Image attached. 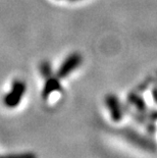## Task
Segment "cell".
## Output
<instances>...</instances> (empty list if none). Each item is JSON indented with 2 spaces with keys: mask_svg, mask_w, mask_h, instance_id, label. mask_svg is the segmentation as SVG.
Listing matches in <instances>:
<instances>
[{
  "mask_svg": "<svg viewBox=\"0 0 157 158\" xmlns=\"http://www.w3.org/2000/svg\"><path fill=\"white\" fill-rule=\"evenodd\" d=\"M40 73L41 75L44 77V78H49V77L52 76V68H51V64L50 62L48 61H42L41 64H40Z\"/></svg>",
  "mask_w": 157,
  "mask_h": 158,
  "instance_id": "4",
  "label": "cell"
},
{
  "mask_svg": "<svg viewBox=\"0 0 157 158\" xmlns=\"http://www.w3.org/2000/svg\"><path fill=\"white\" fill-rule=\"evenodd\" d=\"M60 89H61V85H60V82H59V78H52V77H49V78H47V81H46L44 88H43L42 97L44 99H47L53 92L60 91Z\"/></svg>",
  "mask_w": 157,
  "mask_h": 158,
  "instance_id": "3",
  "label": "cell"
},
{
  "mask_svg": "<svg viewBox=\"0 0 157 158\" xmlns=\"http://www.w3.org/2000/svg\"><path fill=\"white\" fill-rule=\"evenodd\" d=\"M82 61H83V57L80 53L75 52L69 54L64 59V61L61 63L60 68H59L57 72V78L63 79L65 77H68L69 73H72L73 70L76 69L81 65Z\"/></svg>",
  "mask_w": 157,
  "mask_h": 158,
  "instance_id": "2",
  "label": "cell"
},
{
  "mask_svg": "<svg viewBox=\"0 0 157 158\" xmlns=\"http://www.w3.org/2000/svg\"><path fill=\"white\" fill-rule=\"evenodd\" d=\"M72 1H78V0H72Z\"/></svg>",
  "mask_w": 157,
  "mask_h": 158,
  "instance_id": "6",
  "label": "cell"
},
{
  "mask_svg": "<svg viewBox=\"0 0 157 158\" xmlns=\"http://www.w3.org/2000/svg\"><path fill=\"white\" fill-rule=\"evenodd\" d=\"M0 158H37L34 153H19V154H8L1 156Z\"/></svg>",
  "mask_w": 157,
  "mask_h": 158,
  "instance_id": "5",
  "label": "cell"
},
{
  "mask_svg": "<svg viewBox=\"0 0 157 158\" xmlns=\"http://www.w3.org/2000/svg\"><path fill=\"white\" fill-rule=\"evenodd\" d=\"M27 87L26 83L22 80H16L13 82L11 86V90L6 94L3 103L8 108H14L19 104L21 100L24 97V94L26 93Z\"/></svg>",
  "mask_w": 157,
  "mask_h": 158,
  "instance_id": "1",
  "label": "cell"
}]
</instances>
